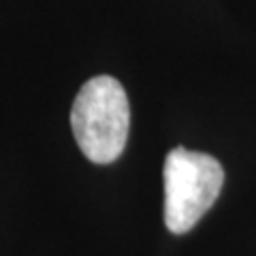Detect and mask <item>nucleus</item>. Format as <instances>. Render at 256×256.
<instances>
[{
    "mask_svg": "<svg viewBox=\"0 0 256 256\" xmlns=\"http://www.w3.org/2000/svg\"><path fill=\"white\" fill-rule=\"evenodd\" d=\"M70 126L79 150L96 164L122 156L130 128V105L122 84L109 75L92 77L77 92Z\"/></svg>",
    "mask_w": 256,
    "mask_h": 256,
    "instance_id": "obj_1",
    "label": "nucleus"
},
{
    "mask_svg": "<svg viewBox=\"0 0 256 256\" xmlns=\"http://www.w3.org/2000/svg\"><path fill=\"white\" fill-rule=\"evenodd\" d=\"M164 224L184 235L212 210L224 186L222 164L210 154L173 148L164 160Z\"/></svg>",
    "mask_w": 256,
    "mask_h": 256,
    "instance_id": "obj_2",
    "label": "nucleus"
}]
</instances>
